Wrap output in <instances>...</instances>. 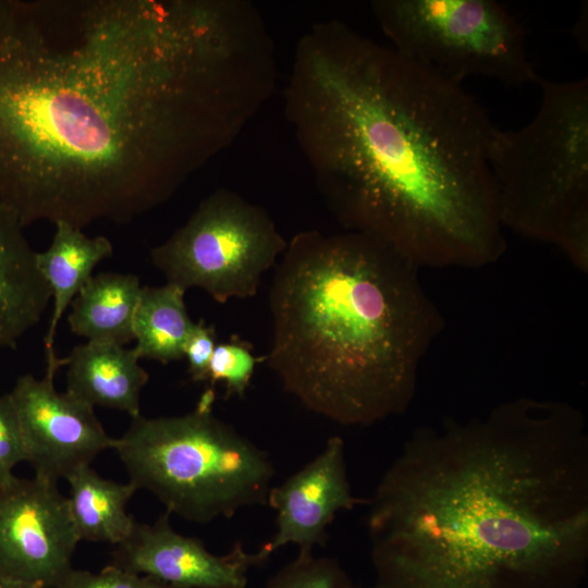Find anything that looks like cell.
Returning a JSON list of instances; mask_svg holds the SVG:
<instances>
[{"instance_id": "6da1fadb", "label": "cell", "mask_w": 588, "mask_h": 588, "mask_svg": "<svg viewBox=\"0 0 588 588\" xmlns=\"http://www.w3.org/2000/svg\"><path fill=\"white\" fill-rule=\"evenodd\" d=\"M270 95L234 0H0V201L24 226L126 223Z\"/></svg>"}, {"instance_id": "7a4b0ae2", "label": "cell", "mask_w": 588, "mask_h": 588, "mask_svg": "<svg viewBox=\"0 0 588 588\" xmlns=\"http://www.w3.org/2000/svg\"><path fill=\"white\" fill-rule=\"evenodd\" d=\"M285 118L330 211L421 268L479 269L506 250L494 125L451 83L338 20L298 40Z\"/></svg>"}, {"instance_id": "3957f363", "label": "cell", "mask_w": 588, "mask_h": 588, "mask_svg": "<svg viewBox=\"0 0 588 588\" xmlns=\"http://www.w3.org/2000/svg\"><path fill=\"white\" fill-rule=\"evenodd\" d=\"M371 588H579L588 431L565 401L518 397L417 428L367 502Z\"/></svg>"}, {"instance_id": "277c9868", "label": "cell", "mask_w": 588, "mask_h": 588, "mask_svg": "<svg viewBox=\"0 0 588 588\" xmlns=\"http://www.w3.org/2000/svg\"><path fill=\"white\" fill-rule=\"evenodd\" d=\"M270 311L268 366L303 406L342 426L403 414L444 327L419 269L351 231L293 236L277 264Z\"/></svg>"}, {"instance_id": "5b68a950", "label": "cell", "mask_w": 588, "mask_h": 588, "mask_svg": "<svg viewBox=\"0 0 588 588\" xmlns=\"http://www.w3.org/2000/svg\"><path fill=\"white\" fill-rule=\"evenodd\" d=\"M534 119L515 131L494 127L488 161L501 223L556 246L588 269V79L540 77Z\"/></svg>"}, {"instance_id": "8992f818", "label": "cell", "mask_w": 588, "mask_h": 588, "mask_svg": "<svg viewBox=\"0 0 588 588\" xmlns=\"http://www.w3.org/2000/svg\"><path fill=\"white\" fill-rule=\"evenodd\" d=\"M215 400L209 387L186 414L134 417L113 445L136 489L199 524L267 504L275 475L266 451L215 415Z\"/></svg>"}, {"instance_id": "52a82bcc", "label": "cell", "mask_w": 588, "mask_h": 588, "mask_svg": "<svg viewBox=\"0 0 588 588\" xmlns=\"http://www.w3.org/2000/svg\"><path fill=\"white\" fill-rule=\"evenodd\" d=\"M373 15L399 53L444 79L538 83L522 25L494 0H375Z\"/></svg>"}, {"instance_id": "ba28073f", "label": "cell", "mask_w": 588, "mask_h": 588, "mask_svg": "<svg viewBox=\"0 0 588 588\" xmlns=\"http://www.w3.org/2000/svg\"><path fill=\"white\" fill-rule=\"evenodd\" d=\"M287 242L260 206L226 188L204 198L188 220L150 252L168 283L200 287L216 302L256 295Z\"/></svg>"}, {"instance_id": "9c48e42d", "label": "cell", "mask_w": 588, "mask_h": 588, "mask_svg": "<svg viewBox=\"0 0 588 588\" xmlns=\"http://www.w3.org/2000/svg\"><path fill=\"white\" fill-rule=\"evenodd\" d=\"M78 541L56 481L14 477L0 485V576L56 588L73 568Z\"/></svg>"}, {"instance_id": "30bf717a", "label": "cell", "mask_w": 588, "mask_h": 588, "mask_svg": "<svg viewBox=\"0 0 588 588\" xmlns=\"http://www.w3.org/2000/svg\"><path fill=\"white\" fill-rule=\"evenodd\" d=\"M46 358L45 376L20 377L9 395L35 476L58 482L113 449L114 439L107 434L93 406L56 390L54 377L66 365V357H58L50 348L46 350Z\"/></svg>"}, {"instance_id": "8fae6325", "label": "cell", "mask_w": 588, "mask_h": 588, "mask_svg": "<svg viewBox=\"0 0 588 588\" xmlns=\"http://www.w3.org/2000/svg\"><path fill=\"white\" fill-rule=\"evenodd\" d=\"M170 515L166 511L152 524L135 522L111 564L175 588H245L248 571L272 554L264 546L250 553L241 541L224 555L212 554L199 539L176 532Z\"/></svg>"}, {"instance_id": "7c38bea8", "label": "cell", "mask_w": 588, "mask_h": 588, "mask_svg": "<svg viewBox=\"0 0 588 588\" xmlns=\"http://www.w3.org/2000/svg\"><path fill=\"white\" fill-rule=\"evenodd\" d=\"M360 503L352 493L344 441L331 437L314 460L270 488L267 505L275 512V534L264 547L273 553L293 543L298 552H313L326 544L335 515Z\"/></svg>"}, {"instance_id": "4fadbf2b", "label": "cell", "mask_w": 588, "mask_h": 588, "mask_svg": "<svg viewBox=\"0 0 588 588\" xmlns=\"http://www.w3.org/2000/svg\"><path fill=\"white\" fill-rule=\"evenodd\" d=\"M17 216L0 201V347L13 348L41 319L51 291Z\"/></svg>"}, {"instance_id": "5bb4252c", "label": "cell", "mask_w": 588, "mask_h": 588, "mask_svg": "<svg viewBox=\"0 0 588 588\" xmlns=\"http://www.w3.org/2000/svg\"><path fill=\"white\" fill-rule=\"evenodd\" d=\"M133 348L111 342L88 341L66 357V392L90 406L140 415L139 395L148 373Z\"/></svg>"}, {"instance_id": "9a60e30c", "label": "cell", "mask_w": 588, "mask_h": 588, "mask_svg": "<svg viewBox=\"0 0 588 588\" xmlns=\"http://www.w3.org/2000/svg\"><path fill=\"white\" fill-rule=\"evenodd\" d=\"M48 249L36 253L37 268L53 299L52 315L45 335V350L53 348L59 322L72 301L90 279L94 268L113 252L106 236L89 237L81 228L64 221L54 223Z\"/></svg>"}, {"instance_id": "2e32d148", "label": "cell", "mask_w": 588, "mask_h": 588, "mask_svg": "<svg viewBox=\"0 0 588 588\" xmlns=\"http://www.w3.org/2000/svg\"><path fill=\"white\" fill-rule=\"evenodd\" d=\"M140 291L135 274L91 275L71 303V331L94 342L124 345L134 340L133 319Z\"/></svg>"}, {"instance_id": "e0dca14e", "label": "cell", "mask_w": 588, "mask_h": 588, "mask_svg": "<svg viewBox=\"0 0 588 588\" xmlns=\"http://www.w3.org/2000/svg\"><path fill=\"white\" fill-rule=\"evenodd\" d=\"M65 480L69 507L79 540L119 544L131 534L135 520L126 505L137 490L99 476L90 465L78 467Z\"/></svg>"}, {"instance_id": "ac0fdd59", "label": "cell", "mask_w": 588, "mask_h": 588, "mask_svg": "<svg viewBox=\"0 0 588 588\" xmlns=\"http://www.w3.org/2000/svg\"><path fill=\"white\" fill-rule=\"evenodd\" d=\"M186 291L168 283L142 286L133 319V347L138 358L162 364L184 357V347L194 329L184 303Z\"/></svg>"}, {"instance_id": "d6986e66", "label": "cell", "mask_w": 588, "mask_h": 588, "mask_svg": "<svg viewBox=\"0 0 588 588\" xmlns=\"http://www.w3.org/2000/svg\"><path fill=\"white\" fill-rule=\"evenodd\" d=\"M266 588H360L332 558L298 552L297 558L271 576Z\"/></svg>"}, {"instance_id": "ffe728a7", "label": "cell", "mask_w": 588, "mask_h": 588, "mask_svg": "<svg viewBox=\"0 0 588 588\" xmlns=\"http://www.w3.org/2000/svg\"><path fill=\"white\" fill-rule=\"evenodd\" d=\"M265 356L255 357L252 345L233 336L226 343L216 345L208 368V380L213 388L223 382L226 396L243 397L255 371L256 364L264 362Z\"/></svg>"}, {"instance_id": "44dd1931", "label": "cell", "mask_w": 588, "mask_h": 588, "mask_svg": "<svg viewBox=\"0 0 588 588\" xmlns=\"http://www.w3.org/2000/svg\"><path fill=\"white\" fill-rule=\"evenodd\" d=\"M56 588H175L150 576L135 574L115 565L98 573L72 568Z\"/></svg>"}, {"instance_id": "7402d4cb", "label": "cell", "mask_w": 588, "mask_h": 588, "mask_svg": "<svg viewBox=\"0 0 588 588\" xmlns=\"http://www.w3.org/2000/svg\"><path fill=\"white\" fill-rule=\"evenodd\" d=\"M27 462L22 429L8 394L0 396V485L10 482L15 476L14 467Z\"/></svg>"}, {"instance_id": "603a6c76", "label": "cell", "mask_w": 588, "mask_h": 588, "mask_svg": "<svg viewBox=\"0 0 588 588\" xmlns=\"http://www.w3.org/2000/svg\"><path fill=\"white\" fill-rule=\"evenodd\" d=\"M216 329L201 319L195 323L184 347L188 363V373L195 382L208 380L209 363L216 347Z\"/></svg>"}, {"instance_id": "cb8c5ba5", "label": "cell", "mask_w": 588, "mask_h": 588, "mask_svg": "<svg viewBox=\"0 0 588 588\" xmlns=\"http://www.w3.org/2000/svg\"><path fill=\"white\" fill-rule=\"evenodd\" d=\"M0 588H42L41 586L14 580L0 576Z\"/></svg>"}]
</instances>
